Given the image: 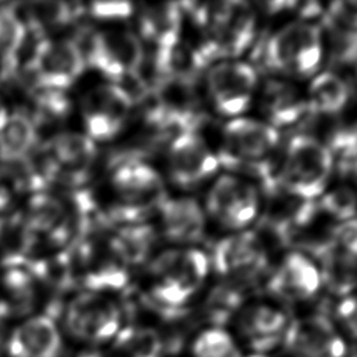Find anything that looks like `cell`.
I'll return each instance as SVG.
<instances>
[{"label": "cell", "mask_w": 357, "mask_h": 357, "mask_svg": "<svg viewBox=\"0 0 357 357\" xmlns=\"http://www.w3.org/2000/svg\"><path fill=\"white\" fill-rule=\"evenodd\" d=\"M190 15L199 32L197 49L208 64L238 59L255 39L257 11L247 1L191 4Z\"/></svg>", "instance_id": "cell-1"}, {"label": "cell", "mask_w": 357, "mask_h": 357, "mask_svg": "<svg viewBox=\"0 0 357 357\" xmlns=\"http://www.w3.org/2000/svg\"><path fill=\"white\" fill-rule=\"evenodd\" d=\"M278 145L279 130L262 119L238 116L223 126L220 151L216 155L220 165L252 173L269 191L276 187L271 159Z\"/></svg>", "instance_id": "cell-2"}, {"label": "cell", "mask_w": 357, "mask_h": 357, "mask_svg": "<svg viewBox=\"0 0 357 357\" xmlns=\"http://www.w3.org/2000/svg\"><path fill=\"white\" fill-rule=\"evenodd\" d=\"M209 269L208 255L197 247L165 250L148 269L149 297L163 308L178 310L199 293Z\"/></svg>", "instance_id": "cell-3"}, {"label": "cell", "mask_w": 357, "mask_h": 357, "mask_svg": "<svg viewBox=\"0 0 357 357\" xmlns=\"http://www.w3.org/2000/svg\"><path fill=\"white\" fill-rule=\"evenodd\" d=\"M325 53L322 29L305 20L291 21L272 32L264 43L265 67L278 78L297 81L319 73Z\"/></svg>", "instance_id": "cell-4"}, {"label": "cell", "mask_w": 357, "mask_h": 357, "mask_svg": "<svg viewBox=\"0 0 357 357\" xmlns=\"http://www.w3.org/2000/svg\"><path fill=\"white\" fill-rule=\"evenodd\" d=\"M335 170L328 146L314 135H294L282 155L278 172V187L293 197L315 201L328 188Z\"/></svg>", "instance_id": "cell-5"}, {"label": "cell", "mask_w": 357, "mask_h": 357, "mask_svg": "<svg viewBox=\"0 0 357 357\" xmlns=\"http://www.w3.org/2000/svg\"><path fill=\"white\" fill-rule=\"evenodd\" d=\"M116 194V215L127 225L145 223L167 198L160 173L139 158L120 160L110 178Z\"/></svg>", "instance_id": "cell-6"}, {"label": "cell", "mask_w": 357, "mask_h": 357, "mask_svg": "<svg viewBox=\"0 0 357 357\" xmlns=\"http://www.w3.org/2000/svg\"><path fill=\"white\" fill-rule=\"evenodd\" d=\"M74 42L82 53L85 66L98 70L109 82L138 74L144 60L142 42L130 31H88Z\"/></svg>", "instance_id": "cell-7"}, {"label": "cell", "mask_w": 357, "mask_h": 357, "mask_svg": "<svg viewBox=\"0 0 357 357\" xmlns=\"http://www.w3.org/2000/svg\"><path fill=\"white\" fill-rule=\"evenodd\" d=\"M209 265L222 283L245 290L268 268L265 243L251 230L233 231L215 244Z\"/></svg>", "instance_id": "cell-8"}, {"label": "cell", "mask_w": 357, "mask_h": 357, "mask_svg": "<svg viewBox=\"0 0 357 357\" xmlns=\"http://www.w3.org/2000/svg\"><path fill=\"white\" fill-rule=\"evenodd\" d=\"M204 209L208 216L227 230H248V226L261 213V194L252 181L225 173L212 181Z\"/></svg>", "instance_id": "cell-9"}, {"label": "cell", "mask_w": 357, "mask_h": 357, "mask_svg": "<svg viewBox=\"0 0 357 357\" xmlns=\"http://www.w3.org/2000/svg\"><path fill=\"white\" fill-rule=\"evenodd\" d=\"M258 91L255 68L238 59L220 60L205 74V95L211 107L220 116L234 119L245 113Z\"/></svg>", "instance_id": "cell-10"}, {"label": "cell", "mask_w": 357, "mask_h": 357, "mask_svg": "<svg viewBox=\"0 0 357 357\" xmlns=\"http://www.w3.org/2000/svg\"><path fill=\"white\" fill-rule=\"evenodd\" d=\"M64 324L67 332L77 340L102 344L112 342L123 328L121 310L105 293L84 291L68 303Z\"/></svg>", "instance_id": "cell-11"}, {"label": "cell", "mask_w": 357, "mask_h": 357, "mask_svg": "<svg viewBox=\"0 0 357 357\" xmlns=\"http://www.w3.org/2000/svg\"><path fill=\"white\" fill-rule=\"evenodd\" d=\"M220 167L216 152L197 131L170 138L166 149L169 180L181 190H194L212 180Z\"/></svg>", "instance_id": "cell-12"}, {"label": "cell", "mask_w": 357, "mask_h": 357, "mask_svg": "<svg viewBox=\"0 0 357 357\" xmlns=\"http://www.w3.org/2000/svg\"><path fill=\"white\" fill-rule=\"evenodd\" d=\"M85 67V60L74 39L42 38L29 60L35 86L63 92L81 77Z\"/></svg>", "instance_id": "cell-13"}, {"label": "cell", "mask_w": 357, "mask_h": 357, "mask_svg": "<svg viewBox=\"0 0 357 357\" xmlns=\"http://www.w3.org/2000/svg\"><path fill=\"white\" fill-rule=\"evenodd\" d=\"M134 102L117 85L107 82L92 88L82 99L85 134L93 141H109L126 127Z\"/></svg>", "instance_id": "cell-14"}, {"label": "cell", "mask_w": 357, "mask_h": 357, "mask_svg": "<svg viewBox=\"0 0 357 357\" xmlns=\"http://www.w3.org/2000/svg\"><path fill=\"white\" fill-rule=\"evenodd\" d=\"M283 344L289 357H344L346 342L335 325L321 315L289 324Z\"/></svg>", "instance_id": "cell-15"}, {"label": "cell", "mask_w": 357, "mask_h": 357, "mask_svg": "<svg viewBox=\"0 0 357 357\" xmlns=\"http://www.w3.org/2000/svg\"><path fill=\"white\" fill-rule=\"evenodd\" d=\"M45 159L53 178L78 184L92 169L98 151L85 132L66 131L54 135L45 146Z\"/></svg>", "instance_id": "cell-16"}, {"label": "cell", "mask_w": 357, "mask_h": 357, "mask_svg": "<svg viewBox=\"0 0 357 357\" xmlns=\"http://www.w3.org/2000/svg\"><path fill=\"white\" fill-rule=\"evenodd\" d=\"M268 291L286 303H303L317 296L322 287L321 275L311 257L289 252L268 278Z\"/></svg>", "instance_id": "cell-17"}, {"label": "cell", "mask_w": 357, "mask_h": 357, "mask_svg": "<svg viewBox=\"0 0 357 357\" xmlns=\"http://www.w3.org/2000/svg\"><path fill=\"white\" fill-rule=\"evenodd\" d=\"M160 231L176 247H195L206 230L205 209L191 197H167L159 211Z\"/></svg>", "instance_id": "cell-18"}, {"label": "cell", "mask_w": 357, "mask_h": 357, "mask_svg": "<svg viewBox=\"0 0 357 357\" xmlns=\"http://www.w3.org/2000/svg\"><path fill=\"white\" fill-rule=\"evenodd\" d=\"M4 349L10 357H60L61 332L52 317L36 314L8 332Z\"/></svg>", "instance_id": "cell-19"}, {"label": "cell", "mask_w": 357, "mask_h": 357, "mask_svg": "<svg viewBox=\"0 0 357 357\" xmlns=\"http://www.w3.org/2000/svg\"><path fill=\"white\" fill-rule=\"evenodd\" d=\"M258 107L262 120L276 130L298 123L308 113L305 93L296 82L278 77L261 85Z\"/></svg>", "instance_id": "cell-20"}, {"label": "cell", "mask_w": 357, "mask_h": 357, "mask_svg": "<svg viewBox=\"0 0 357 357\" xmlns=\"http://www.w3.org/2000/svg\"><path fill=\"white\" fill-rule=\"evenodd\" d=\"M289 326L287 317L278 307L255 303L244 307L237 318V329L244 342L258 354L278 346Z\"/></svg>", "instance_id": "cell-21"}, {"label": "cell", "mask_w": 357, "mask_h": 357, "mask_svg": "<svg viewBox=\"0 0 357 357\" xmlns=\"http://www.w3.org/2000/svg\"><path fill=\"white\" fill-rule=\"evenodd\" d=\"M322 286L332 294L344 297L353 294L357 287V258L347 254L329 238L319 241L314 247V258Z\"/></svg>", "instance_id": "cell-22"}, {"label": "cell", "mask_w": 357, "mask_h": 357, "mask_svg": "<svg viewBox=\"0 0 357 357\" xmlns=\"http://www.w3.org/2000/svg\"><path fill=\"white\" fill-rule=\"evenodd\" d=\"M184 10L177 3L145 4L138 11L141 36L156 49H165L181 40Z\"/></svg>", "instance_id": "cell-23"}, {"label": "cell", "mask_w": 357, "mask_h": 357, "mask_svg": "<svg viewBox=\"0 0 357 357\" xmlns=\"http://www.w3.org/2000/svg\"><path fill=\"white\" fill-rule=\"evenodd\" d=\"M39 141V131L29 113L10 112L0 128V160L6 165H18L32 156Z\"/></svg>", "instance_id": "cell-24"}, {"label": "cell", "mask_w": 357, "mask_h": 357, "mask_svg": "<svg viewBox=\"0 0 357 357\" xmlns=\"http://www.w3.org/2000/svg\"><path fill=\"white\" fill-rule=\"evenodd\" d=\"M325 26L335 56L350 63L357 60V1H335L325 10Z\"/></svg>", "instance_id": "cell-25"}, {"label": "cell", "mask_w": 357, "mask_h": 357, "mask_svg": "<svg viewBox=\"0 0 357 357\" xmlns=\"http://www.w3.org/2000/svg\"><path fill=\"white\" fill-rule=\"evenodd\" d=\"M304 93L308 112L319 116L342 113L350 98L346 81L333 71H319L315 74Z\"/></svg>", "instance_id": "cell-26"}, {"label": "cell", "mask_w": 357, "mask_h": 357, "mask_svg": "<svg viewBox=\"0 0 357 357\" xmlns=\"http://www.w3.org/2000/svg\"><path fill=\"white\" fill-rule=\"evenodd\" d=\"M112 357H160L162 337L156 329L144 325H128L113 337Z\"/></svg>", "instance_id": "cell-27"}, {"label": "cell", "mask_w": 357, "mask_h": 357, "mask_svg": "<svg viewBox=\"0 0 357 357\" xmlns=\"http://www.w3.org/2000/svg\"><path fill=\"white\" fill-rule=\"evenodd\" d=\"M155 238V230L149 225L132 223L114 234L110 247L126 265H137L151 255Z\"/></svg>", "instance_id": "cell-28"}, {"label": "cell", "mask_w": 357, "mask_h": 357, "mask_svg": "<svg viewBox=\"0 0 357 357\" xmlns=\"http://www.w3.org/2000/svg\"><path fill=\"white\" fill-rule=\"evenodd\" d=\"M29 29L20 11L11 6L0 7V59L8 67L18 64L28 40Z\"/></svg>", "instance_id": "cell-29"}, {"label": "cell", "mask_w": 357, "mask_h": 357, "mask_svg": "<svg viewBox=\"0 0 357 357\" xmlns=\"http://www.w3.org/2000/svg\"><path fill=\"white\" fill-rule=\"evenodd\" d=\"M75 17V11L71 4L61 1H35L29 3L24 8V22L28 29L38 35H43L49 31L60 29L68 25Z\"/></svg>", "instance_id": "cell-30"}, {"label": "cell", "mask_w": 357, "mask_h": 357, "mask_svg": "<svg viewBox=\"0 0 357 357\" xmlns=\"http://www.w3.org/2000/svg\"><path fill=\"white\" fill-rule=\"evenodd\" d=\"M25 216V223L31 230H54L64 220V205L49 194L36 192L28 202Z\"/></svg>", "instance_id": "cell-31"}, {"label": "cell", "mask_w": 357, "mask_h": 357, "mask_svg": "<svg viewBox=\"0 0 357 357\" xmlns=\"http://www.w3.org/2000/svg\"><path fill=\"white\" fill-rule=\"evenodd\" d=\"M4 290L7 300L3 304L7 307L10 314L13 311H26L31 308L35 287L32 271L21 266H10L4 275Z\"/></svg>", "instance_id": "cell-32"}, {"label": "cell", "mask_w": 357, "mask_h": 357, "mask_svg": "<svg viewBox=\"0 0 357 357\" xmlns=\"http://www.w3.org/2000/svg\"><path fill=\"white\" fill-rule=\"evenodd\" d=\"M317 208L336 223L350 220L357 216V191L344 184L328 188L318 198Z\"/></svg>", "instance_id": "cell-33"}, {"label": "cell", "mask_w": 357, "mask_h": 357, "mask_svg": "<svg viewBox=\"0 0 357 357\" xmlns=\"http://www.w3.org/2000/svg\"><path fill=\"white\" fill-rule=\"evenodd\" d=\"M192 357H241L234 339L222 328L202 331L194 340Z\"/></svg>", "instance_id": "cell-34"}, {"label": "cell", "mask_w": 357, "mask_h": 357, "mask_svg": "<svg viewBox=\"0 0 357 357\" xmlns=\"http://www.w3.org/2000/svg\"><path fill=\"white\" fill-rule=\"evenodd\" d=\"M89 14L99 21L117 22L130 18L134 14V6L127 1H112V3H92Z\"/></svg>", "instance_id": "cell-35"}, {"label": "cell", "mask_w": 357, "mask_h": 357, "mask_svg": "<svg viewBox=\"0 0 357 357\" xmlns=\"http://www.w3.org/2000/svg\"><path fill=\"white\" fill-rule=\"evenodd\" d=\"M335 314L344 335L357 340V296L349 294L342 297Z\"/></svg>", "instance_id": "cell-36"}, {"label": "cell", "mask_w": 357, "mask_h": 357, "mask_svg": "<svg viewBox=\"0 0 357 357\" xmlns=\"http://www.w3.org/2000/svg\"><path fill=\"white\" fill-rule=\"evenodd\" d=\"M329 240L347 254L357 258V216L337 223L332 229Z\"/></svg>", "instance_id": "cell-37"}, {"label": "cell", "mask_w": 357, "mask_h": 357, "mask_svg": "<svg viewBox=\"0 0 357 357\" xmlns=\"http://www.w3.org/2000/svg\"><path fill=\"white\" fill-rule=\"evenodd\" d=\"M10 317V311L7 310V307L0 303V349L6 344V340H7V336H8V332H7V319Z\"/></svg>", "instance_id": "cell-38"}, {"label": "cell", "mask_w": 357, "mask_h": 357, "mask_svg": "<svg viewBox=\"0 0 357 357\" xmlns=\"http://www.w3.org/2000/svg\"><path fill=\"white\" fill-rule=\"evenodd\" d=\"M8 114H10L8 107H7V105L4 103V100L0 98V128H1V127H3V124L6 123V120H7Z\"/></svg>", "instance_id": "cell-39"}, {"label": "cell", "mask_w": 357, "mask_h": 357, "mask_svg": "<svg viewBox=\"0 0 357 357\" xmlns=\"http://www.w3.org/2000/svg\"><path fill=\"white\" fill-rule=\"evenodd\" d=\"M75 357H102V356H99L98 353H93V351H85V353H81Z\"/></svg>", "instance_id": "cell-40"}, {"label": "cell", "mask_w": 357, "mask_h": 357, "mask_svg": "<svg viewBox=\"0 0 357 357\" xmlns=\"http://www.w3.org/2000/svg\"><path fill=\"white\" fill-rule=\"evenodd\" d=\"M248 357H266V356H264V354H258V353H254V354H251V356H248Z\"/></svg>", "instance_id": "cell-41"}, {"label": "cell", "mask_w": 357, "mask_h": 357, "mask_svg": "<svg viewBox=\"0 0 357 357\" xmlns=\"http://www.w3.org/2000/svg\"><path fill=\"white\" fill-rule=\"evenodd\" d=\"M354 174H356V181H357V160H356V163H354Z\"/></svg>", "instance_id": "cell-42"}, {"label": "cell", "mask_w": 357, "mask_h": 357, "mask_svg": "<svg viewBox=\"0 0 357 357\" xmlns=\"http://www.w3.org/2000/svg\"><path fill=\"white\" fill-rule=\"evenodd\" d=\"M356 81H357V73H356Z\"/></svg>", "instance_id": "cell-43"}]
</instances>
